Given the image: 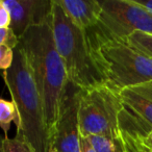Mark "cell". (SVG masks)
Segmentation results:
<instances>
[{
  "instance_id": "4fadbf2b",
  "label": "cell",
  "mask_w": 152,
  "mask_h": 152,
  "mask_svg": "<svg viewBox=\"0 0 152 152\" xmlns=\"http://www.w3.org/2000/svg\"><path fill=\"white\" fill-rule=\"evenodd\" d=\"M126 41L132 47L152 58V34L133 32L126 39Z\"/></svg>"
},
{
  "instance_id": "7a4b0ae2",
  "label": "cell",
  "mask_w": 152,
  "mask_h": 152,
  "mask_svg": "<svg viewBox=\"0 0 152 152\" xmlns=\"http://www.w3.org/2000/svg\"><path fill=\"white\" fill-rule=\"evenodd\" d=\"M2 77L20 115L21 126L16 135L22 137L34 152H49L50 134L42 98L27 59L18 47L15 48L13 65L2 72Z\"/></svg>"
},
{
  "instance_id": "d6986e66",
  "label": "cell",
  "mask_w": 152,
  "mask_h": 152,
  "mask_svg": "<svg viewBox=\"0 0 152 152\" xmlns=\"http://www.w3.org/2000/svg\"><path fill=\"white\" fill-rule=\"evenodd\" d=\"M80 148H81V152H95L94 148L92 147V145L89 143L86 137H81V144H80Z\"/></svg>"
},
{
  "instance_id": "e0dca14e",
  "label": "cell",
  "mask_w": 152,
  "mask_h": 152,
  "mask_svg": "<svg viewBox=\"0 0 152 152\" xmlns=\"http://www.w3.org/2000/svg\"><path fill=\"white\" fill-rule=\"evenodd\" d=\"M19 38L11 28H0V45H7L15 49L18 46Z\"/></svg>"
},
{
  "instance_id": "6da1fadb",
  "label": "cell",
  "mask_w": 152,
  "mask_h": 152,
  "mask_svg": "<svg viewBox=\"0 0 152 152\" xmlns=\"http://www.w3.org/2000/svg\"><path fill=\"white\" fill-rule=\"evenodd\" d=\"M17 47L24 53L34 74L42 98L51 144L59 106L69 81L66 68L55 48L51 17L42 24L28 28L19 38Z\"/></svg>"
},
{
  "instance_id": "44dd1931",
  "label": "cell",
  "mask_w": 152,
  "mask_h": 152,
  "mask_svg": "<svg viewBox=\"0 0 152 152\" xmlns=\"http://www.w3.org/2000/svg\"><path fill=\"white\" fill-rule=\"evenodd\" d=\"M3 140H4V137H0V152H4L3 151Z\"/></svg>"
},
{
  "instance_id": "7402d4cb",
  "label": "cell",
  "mask_w": 152,
  "mask_h": 152,
  "mask_svg": "<svg viewBox=\"0 0 152 152\" xmlns=\"http://www.w3.org/2000/svg\"><path fill=\"white\" fill-rule=\"evenodd\" d=\"M132 152H137V151L135 149H133V150H132Z\"/></svg>"
},
{
  "instance_id": "52a82bcc",
  "label": "cell",
  "mask_w": 152,
  "mask_h": 152,
  "mask_svg": "<svg viewBox=\"0 0 152 152\" xmlns=\"http://www.w3.org/2000/svg\"><path fill=\"white\" fill-rule=\"evenodd\" d=\"M122 103L120 129L127 144H132L152 129V81L117 92Z\"/></svg>"
},
{
  "instance_id": "5bb4252c",
  "label": "cell",
  "mask_w": 152,
  "mask_h": 152,
  "mask_svg": "<svg viewBox=\"0 0 152 152\" xmlns=\"http://www.w3.org/2000/svg\"><path fill=\"white\" fill-rule=\"evenodd\" d=\"M3 151L4 152H34L32 148L22 137H4L3 140Z\"/></svg>"
},
{
  "instance_id": "8fae6325",
  "label": "cell",
  "mask_w": 152,
  "mask_h": 152,
  "mask_svg": "<svg viewBox=\"0 0 152 152\" xmlns=\"http://www.w3.org/2000/svg\"><path fill=\"white\" fill-rule=\"evenodd\" d=\"M86 139L95 152H132L123 137H110L104 135H92Z\"/></svg>"
},
{
  "instance_id": "603a6c76",
  "label": "cell",
  "mask_w": 152,
  "mask_h": 152,
  "mask_svg": "<svg viewBox=\"0 0 152 152\" xmlns=\"http://www.w3.org/2000/svg\"><path fill=\"white\" fill-rule=\"evenodd\" d=\"M49 152H55V151H53V150H50V151H49Z\"/></svg>"
},
{
  "instance_id": "3957f363",
  "label": "cell",
  "mask_w": 152,
  "mask_h": 152,
  "mask_svg": "<svg viewBox=\"0 0 152 152\" xmlns=\"http://www.w3.org/2000/svg\"><path fill=\"white\" fill-rule=\"evenodd\" d=\"M92 53L107 87L113 91L152 81V58L126 40L107 37L96 28L86 31Z\"/></svg>"
},
{
  "instance_id": "ffe728a7",
  "label": "cell",
  "mask_w": 152,
  "mask_h": 152,
  "mask_svg": "<svg viewBox=\"0 0 152 152\" xmlns=\"http://www.w3.org/2000/svg\"><path fill=\"white\" fill-rule=\"evenodd\" d=\"M137 2L152 14V0H149V1H137Z\"/></svg>"
},
{
  "instance_id": "ac0fdd59",
  "label": "cell",
  "mask_w": 152,
  "mask_h": 152,
  "mask_svg": "<svg viewBox=\"0 0 152 152\" xmlns=\"http://www.w3.org/2000/svg\"><path fill=\"white\" fill-rule=\"evenodd\" d=\"M10 26H11V15L3 0H0V28H10Z\"/></svg>"
},
{
  "instance_id": "8992f818",
  "label": "cell",
  "mask_w": 152,
  "mask_h": 152,
  "mask_svg": "<svg viewBox=\"0 0 152 152\" xmlns=\"http://www.w3.org/2000/svg\"><path fill=\"white\" fill-rule=\"evenodd\" d=\"M101 17L98 31L112 38L126 40L133 32L152 34V14L135 0H99Z\"/></svg>"
},
{
  "instance_id": "5b68a950",
  "label": "cell",
  "mask_w": 152,
  "mask_h": 152,
  "mask_svg": "<svg viewBox=\"0 0 152 152\" xmlns=\"http://www.w3.org/2000/svg\"><path fill=\"white\" fill-rule=\"evenodd\" d=\"M121 110L122 103L118 93L106 85L83 91L78 107L80 137H122L120 129Z\"/></svg>"
},
{
  "instance_id": "9a60e30c",
  "label": "cell",
  "mask_w": 152,
  "mask_h": 152,
  "mask_svg": "<svg viewBox=\"0 0 152 152\" xmlns=\"http://www.w3.org/2000/svg\"><path fill=\"white\" fill-rule=\"evenodd\" d=\"M14 53L15 49L7 45H0V70L7 71L12 67L14 63Z\"/></svg>"
},
{
  "instance_id": "9c48e42d",
  "label": "cell",
  "mask_w": 152,
  "mask_h": 152,
  "mask_svg": "<svg viewBox=\"0 0 152 152\" xmlns=\"http://www.w3.org/2000/svg\"><path fill=\"white\" fill-rule=\"evenodd\" d=\"M11 15V28L20 38L29 27L51 17L52 0H3Z\"/></svg>"
},
{
  "instance_id": "7c38bea8",
  "label": "cell",
  "mask_w": 152,
  "mask_h": 152,
  "mask_svg": "<svg viewBox=\"0 0 152 152\" xmlns=\"http://www.w3.org/2000/svg\"><path fill=\"white\" fill-rule=\"evenodd\" d=\"M12 123H15L17 129L20 128L21 120L19 112L13 101L0 98V128L4 132V137H7Z\"/></svg>"
},
{
  "instance_id": "ba28073f",
  "label": "cell",
  "mask_w": 152,
  "mask_h": 152,
  "mask_svg": "<svg viewBox=\"0 0 152 152\" xmlns=\"http://www.w3.org/2000/svg\"><path fill=\"white\" fill-rule=\"evenodd\" d=\"M81 90L68 81L59 106L58 117L51 135L50 150L55 152H81L78 107Z\"/></svg>"
},
{
  "instance_id": "30bf717a",
  "label": "cell",
  "mask_w": 152,
  "mask_h": 152,
  "mask_svg": "<svg viewBox=\"0 0 152 152\" xmlns=\"http://www.w3.org/2000/svg\"><path fill=\"white\" fill-rule=\"evenodd\" d=\"M67 17L77 27L85 31L99 24L101 5L99 0H55Z\"/></svg>"
},
{
  "instance_id": "2e32d148",
  "label": "cell",
  "mask_w": 152,
  "mask_h": 152,
  "mask_svg": "<svg viewBox=\"0 0 152 152\" xmlns=\"http://www.w3.org/2000/svg\"><path fill=\"white\" fill-rule=\"evenodd\" d=\"M127 146L135 149L137 152H152V129L148 131L144 137H140L137 141Z\"/></svg>"
},
{
  "instance_id": "277c9868",
  "label": "cell",
  "mask_w": 152,
  "mask_h": 152,
  "mask_svg": "<svg viewBox=\"0 0 152 152\" xmlns=\"http://www.w3.org/2000/svg\"><path fill=\"white\" fill-rule=\"evenodd\" d=\"M51 27L55 48L70 83L81 91L106 85L93 56L86 31L72 23L55 0H52Z\"/></svg>"
}]
</instances>
